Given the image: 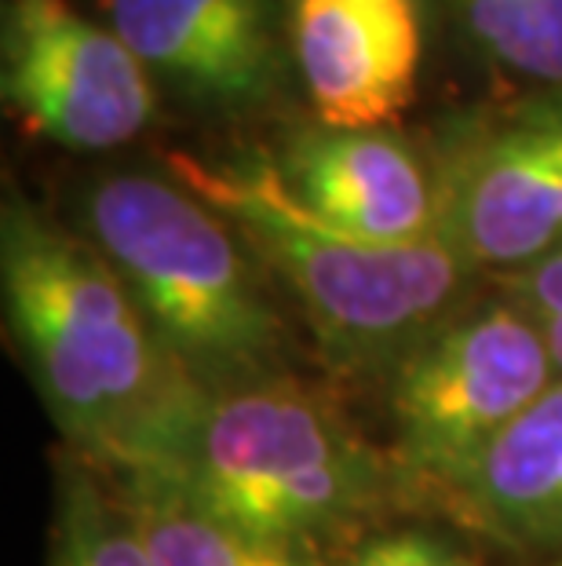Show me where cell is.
Wrapping results in <instances>:
<instances>
[{"label": "cell", "mask_w": 562, "mask_h": 566, "mask_svg": "<svg viewBox=\"0 0 562 566\" xmlns=\"http://www.w3.org/2000/svg\"><path fill=\"white\" fill-rule=\"evenodd\" d=\"M0 285L8 329L66 442L121 479L172 475L212 391L153 333L103 249L8 198Z\"/></svg>", "instance_id": "1"}, {"label": "cell", "mask_w": 562, "mask_h": 566, "mask_svg": "<svg viewBox=\"0 0 562 566\" xmlns=\"http://www.w3.org/2000/svg\"><path fill=\"white\" fill-rule=\"evenodd\" d=\"M169 168L293 289L318 352L340 373H391L453 315L471 274L438 234L391 245L329 223L259 150L231 161L172 154Z\"/></svg>", "instance_id": "2"}, {"label": "cell", "mask_w": 562, "mask_h": 566, "mask_svg": "<svg viewBox=\"0 0 562 566\" xmlns=\"http://www.w3.org/2000/svg\"><path fill=\"white\" fill-rule=\"evenodd\" d=\"M161 479L242 534L304 552L365 523L402 483L337 406L289 377L212 395Z\"/></svg>", "instance_id": "3"}, {"label": "cell", "mask_w": 562, "mask_h": 566, "mask_svg": "<svg viewBox=\"0 0 562 566\" xmlns=\"http://www.w3.org/2000/svg\"><path fill=\"white\" fill-rule=\"evenodd\" d=\"M85 227L153 333L212 395L278 377L285 325L216 209L176 179L117 172L88 190Z\"/></svg>", "instance_id": "4"}, {"label": "cell", "mask_w": 562, "mask_h": 566, "mask_svg": "<svg viewBox=\"0 0 562 566\" xmlns=\"http://www.w3.org/2000/svg\"><path fill=\"white\" fill-rule=\"evenodd\" d=\"M388 377L394 472L442 501L559 380L544 329L511 300L453 311Z\"/></svg>", "instance_id": "5"}, {"label": "cell", "mask_w": 562, "mask_h": 566, "mask_svg": "<svg viewBox=\"0 0 562 566\" xmlns=\"http://www.w3.org/2000/svg\"><path fill=\"white\" fill-rule=\"evenodd\" d=\"M432 176L438 238L471 271L544 256L562 242V88L453 117Z\"/></svg>", "instance_id": "6"}, {"label": "cell", "mask_w": 562, "mask_h": 566, "mask_svg": "<svg viewBox=\"0 0 562 566\" xmlns=\"http://www.w3.org/2000/svg\"><path fill=\"white\" fill-rule=\"evenodd\" d=\"M0 92L22 125L70 150H114L153 117L150 70L70 0H4Z\"/></svg>", "instance_id": "7"}, {"label": "cell", "mask_w": 562, "mask_h": 566, "mask_svg": "<svg viewBox=\"0 0 562 566\" xmlns=\"http://www.w3.org/2000/svg\"><path fill=\"white\" fill-rule=\"evenodd\" d=\"M110 27L153 77L212 111L278 92L285 55L274 0H106Z\"/></svg>", "instance_id": "8"}, {"label": "cell", "mask_w": 562, "mask_h": 566, "mask_svg": "<svg viewBox=\"0 0 562 566\" xmlns=\"http://www.w3.org/2000/svg\"><path fill=\"white\" fill-rule=\"evenodd\" d=\"M289 41L326 128H388L416 99V0H293Z\"/></svg>", "instance_id": "9"}, {"label": "cell", "mask_w": 562, "mask_h": 566, "mask_svg": "<svg viewBox=\"0 0 562 566\" xmlns=\"http://www.w3.org/2000/svg\"><path fill=\"white\" fill-rule=\"evenodd\" d=\"M274 161L296 198L343 231L391 245L438 234L432 161L388 128H300Z\"/></svg>", "instance_id": "10"}, {"label": "cell", "mask_w": 562, "mask_h": 566, "mask_svg": "<svg viewBox=\"0 0 562 566\" xmlns=\"http://www.w3.org/2000/svg\"><path fill=\"white\" fill-rule=\"evenodd\" d=\"M446 504L500 545H562V380L511 420Z\"/></svg>", "instance_id": "11"}, {"label": "cell", "mask_w": 562, "mask_h": 566, "mask_svg": "<svg viewBox=\"0 0 562 566\" xmlns=\"http://www.w3.org/2000/svg\"><path fill=\"white\" fill-rule=\"evenodd\" d=\"M121 504L150 566H318L315 552L271 545L223 523L172 479H121Z\"/></svg>", "instance_id": "12"}, {"label": "cell", "mask_w": 562, "mask_h": 566, "mask_svg": "<svg viewBox=\"0 0 562 566\" xmlns=\"http://www.w3.org/2000/svg\"><path fill=\"white\" fill-rule=\"evenodd\" d=\"M460 15L494 63L562 88V0H460Z\"/></svg>", "instance_id": "13"}, {"label": "cell", "mask_w": 562, "mask_h": 566, "mask_svg": "<svg viewBox=\"0 0 562 566\" xmlns=\"http://www.w3.org/2000/svg\"><path fill=\"white\" fill-rule=\"evenodd\" d=\"M52 566H150L121 497H106L85 475H70L59 501Z\"/></svg>", "instance_id": "14"}, {"label": "cell", "mask_w": 562, "mask_h": 566, "mask_svg": "<svg viewBox=\"0 0 562 566\" xmlns=\"http://www.w3.org/2000/svg\"><path fill=\"white\" fill-rule=\"evenodd\" d=\"M505 300L522 307L537 325L562 318V242L548 249L544 256L522 263L516 271H505Z\"/></svg>", "instance_id": "15"}, {"label": "cell", "mask_w": 562, "mask_h": 566, "mask_svg": "<svg viewBox=\"0 0 562 566\" xmlns=\"http://www.w3.org/2000/svg\"><path fill=\"white\" fill-rule=\"evenodd\" d=\"M347 566H471V563L424 534H394L365 545Z\"/></svg>", "instance_id": "16"}, {"label": "cell", "mask_w": 562, "mask_h": 566, "mask_svg": "<svg viewBox=\"0 0 562 566\" xmlns=\"http://www.w3.org/2000/svg\"><path fill=\"white\" fill-rule=\"evenodd\" d=\"M544 340H548V352H552V366H555V377L562 380V318L555 322H544Z\"/></svg>", "instance_id": "17"}, {"label": "cell", "mask_w": 562, "mask_h": 566, "mask_svg": "<svg viewBox=\"0 0 562 566\" xmlns=\"http://www.w3.org/2000/svg\"><path fill=\"white\" fill-rule=\"evenodd\" d=\"M559 566H562V563H559Z\"/></svg>", "instance_id": "18"}]
</instances>
